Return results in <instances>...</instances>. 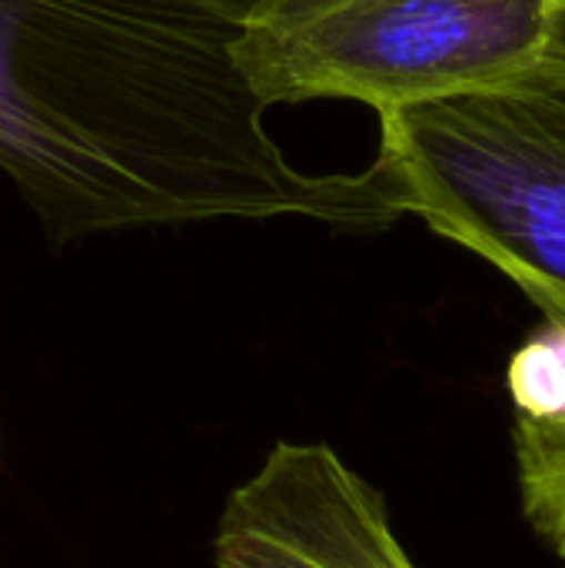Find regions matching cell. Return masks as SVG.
I'll return each instance as SVG.
<instances>
[{
	"label": "cell",
	"mask_w": 565,
	"mask_h": 568,
	"mask_svg": "<svg viewBox=\"0 0 565 568\" xmlns=\"http://www.w3.org/2000/svg\"><path fill=\"white\" fill-rule=\"evenodd\" d=\"M253 0H0V170L57 240L130 226L400 216L370 170L310 173L233 60Z\"/></svg>",
	"instance_id": "obj_1"
},
{
	"label": "cell",
	"mask_w": 565,
	"mask_h": 568,
	"mask_svg": "<svg viewBox=\"0 0 565 568\" xmlns=\"http://www.w3.org/2000/svg\"><path fill=\"white\" fill-rule=\"evenodd\" d=\"M366 170L396 216H420L565 323V33L496 83L383 110Z\"/></svg>",
	"instance_id": "obj_2"
},
{
	"label": "cell",
	"mask_w": 565,
	"mask_h": 568,
	"mask_svg": "<svg viewBox=\"0 0 565 568\" xmlns=\"http://www.w3.org/2000/svg\"><path fill=\"white\" fill-rule=\"evenodd\" d=\"M565 33V0H253L233 43L263 110L356 100L376 113L496 83Z\"/></svg>",
	"instance_id": "obj_3"
},
{
	"label": "cell",
	"mask_w": 565,
	"mask_h": 568,
	"mask_svg": "<svg viewBox=\"0 0 565 568\" xmlns=\"http://www.w3.org/2000/svg\"><path fill=\"white\" fill-rule=\"evenodd\" d=\"M216 568H416L383 496L323 443H276L230 493Z\"/></svg>",
	"instance_id": "obj_4"
},
{
	"label": "cell",
	"mask_w": 565,
	"mask_h": 568,
	"mask_svg": "<svg viewBox=\"0 0 565 568\" xmlns=\"http://www.w3.org/2000/svg\"><path fill=\"white\" fill-rule=\"evenodd\" d=\"M523 509L533 529L565 559V416L516 423Z\"/></svg>",
	"instance_id": "obj_5"
},
{
	"label": "cell",
	"mask_w": 565,
	"mask_h": 568,
	"mask_svg": "<svg viewBox=\"0 0 565 568\" xmlns=\"http://www.w3.org/2000/svg\"><path fill=\"white\" fill-rule=\"evenodd\" d=\"M509 396L526 419L565 416V323L549 320L509 363Z\"/></svg>",
	"instance_id": "obj_6"
}]
</instances>
